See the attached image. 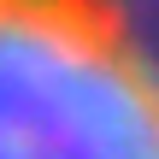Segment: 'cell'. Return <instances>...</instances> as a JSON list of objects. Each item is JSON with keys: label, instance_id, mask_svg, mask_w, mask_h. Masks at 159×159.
I'll list each match as a JSON object with an SVG mask.
<instances>
[{"label": "cell", "instance_id": "cell-2", "mask_svg": "<svg viewBox=\"0 0 159 159\" xmlns=\"http://www.w3.org/2000/svg\"><path fill=\"white\" fill-rule=\"evenodd\" d=\"M112 6H118L130 41H136V53L148 59V71L159 77V0H112Z\"/></svg>", "mask_w": 159, "mask_h": 159}, {"label": "cell", "instance_id": "cell-1", "mask_svg": "<svg viewBox=\"0 0 159 159\" xmlns=\"http://www.w3.org/2000/svg\"><path fill=\"white\" fill-rule=\"evenodd\" d=\"M0 153H159V77L112 0H0Z\"/></svg>", "mask_w": 159, "mask_h": 159}]
</instances>
